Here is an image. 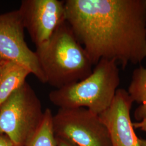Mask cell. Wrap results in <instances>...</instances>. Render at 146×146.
<instances>
[{
	"label": "cell",
	"mask_w": 146,
	"mask_h": 146,
	"mask_svg": "<svg viewBox=\"0 0 146 146\" xmlns=\"http://www.w3.org/2000/svg\"><path fill=\"white\" fill-rule=\"evenodd\" d=\"M145 2H146V0H145Z\"/></svg>",
	"instance_id": "16"
},
{
	"label": "cell",
	"mask_w": 146,
	"mask_h": 146,
	"mask_svg": "<svg viewBox=\"0 0 146 146\" xmlns=\"http://www.w3.org/2000/svg\"><path fill=\"white\" fill-rule=\"evenodd\" d=\"M52 110H44L42 121L25 146H56V139L52 127Z\"/></svg>",
	"instance_id": "11"
},
{
	"label": "cell",
	"mask_w": 146,
	"mask_h": 146,
	"mask_svg": "<svg viewBox=\"0 0 146 146\" xmlns=\"http://www.w3.org/2000/svg\"><path fill=\"white\" fill-rule=\"evenodd\" d=\"M139 142L140 146H146V140L139 138Z\"/></svg>",
	"instance_id": "15"
},
{
	"label": "cell",
	"mask_w": 146,
	"mask_h": 146,
	"mask_svg": "<svg viewBox=\"0 0 146 146\" xmlns=\"http://www.w3.org/2000/svg\"><path fill=\"white\" fill-rule=\"evenodd\" d=\"M0 146H15L14 143L5 134H0Z\"/></svg>",
	"instance_id": "12"
},
{
	"label": "cell",
	"mask_w": 146,
	"mask_h": 146,
	"mask_svg": "<svg viewBox=\"0 0 146 146\" xmlns=\"http://www.w3.org/2000/svg\"><path fill=\"white\" fill-rule=\"evenodd\" d=\"M127 92L134 102L140 104L136 109L134 117L140 121L146 117V66L134 70Z\"/></svg>",
	"instance_id": "10"
},
{
	"label": "cell",
	"mask_w": 146,
	"mask_h": 146,
	"mask_svg": "<svg viewBox=\"0 0 146 146\" xmlns=\"http://www.w3.org/2000/svg\"><path fill=\"white\" fill-rule=\"evenodd\" d=\"M55 136L78 146H112L99 116L85 108H59L52 116Z\"/></svg>",
	"instance_id": "5"
},
{
	"label": "cell",
	"mask_w": 146,
	"mask_h": 146,
	"mask_svg": "<svg viewBox=\"0 0 146 146\" xmlns=\"http://www.w3.org/2000/svg\"><path fill=\"white\" fill-rule=\"evenodd\" d=\"M42 104L26 82L0 106V134L15 146H25L42 121Z\"/></svg>",
	"instance_id": "4"
},
{
	"label": "cell",
	"mask_w": 146,
	"mask_h": 146,
	"mask_svg": "<svg viewBox=\"0 0 146 146\" xmlns=\"http://www.w3.org/2000/svg\"><path fill=\"white\" fill-rule=\"evenodd\" d=\"M19 10L0 14V58L27 68L40 82L46 83L35 52L28 46Z\"/></svg>",
	"instance_id": "6"
},
{
	"label": "cell",
	"mask_w": 146,
	"mask_h": 146,
	"mask_svg": "<svg viewBox=\"0 0 146 146\" xmlns=\"http://www.w3.org/2000/svg\"><path fill=\"white\" fill-rule=\"evenodd\" d=\"M35 52L46 83L59 89L84 80L93 71V64L67 21Z\"/></svg>",
	"instance_id": "2"
},
{
	"label": "cell",
	"mask_w": 146,
	"mask_h": 146,
	"mask_svg": "<svg viewBox=\"0 0 146 146\" xmlns=\"http://www.w3.org/2000/svg\"><path fill=\"white\" fill-rule=\"evenodd\" d=\"M30 74L25 66L0 58V106L26 82Z\"/></svg>",
	"instance_id": "9"
},
{
	"label": "cell",
	"mask_w": 146,
	"mask_h": 146,
	"mask_svg": "<svg viewBox=\"0 0 146 146\" xmlns=\"http://www.w3.org/2000/svg\"><path fill=\"white\" fill-rule=\"evenodd\" d=\"M66 21L93 65L115 61L122 69L146 58L145 0H67Z\"/></svg>",
	"instance_id": "1"
},
{
	"label": "cell",
	"mask_w": 146,
	"mask_h": 146,
	"mask_svg": "<svg viewBox=\"0 0 146 146\" xmlns=\"http://www.w3.org/2000/svg\"><path fill=\"white\" fill-rule=\"evenodd\" d=\"M56 137V136H55ZM56 146H78L69 141L56 137Z\"/></svg>",
	"instance_id": "14"
},
{
	"label": "cell",
	"mask_w": 146,
	"mask_h": 146,
	"mask_svg": "<svg viewBox=\"0 0 146 146\" xmlns=\"http://www.w3.org/2000/svg\"><path fill=\"white\" fill-rule=\"evenodd\" d=\"M133 126L134 128L140 129L146 133V117L140 121L133 123Z\"/></svg>",
	"instance_id": "13"
},
{
	"label": "cell",
	"mask_w": 146,
	"mask_h": 146,
	"mask_svg": "<svg viewBox=\"0 0 146 146\" xmlns=\"http://www.w3.org/2000/svg\"><path fill=\"white\" fill-rule=\"evenodd\" d=\"M133 103L127 90L117 89L109 107L99 115L108 131L112 146H140L131 121Z\"/></svg>",
	"instance_id": "8"
},
{
	"label": "cell",
	"mask_w": 146,
	"mask_h": 146,
	"mask_svg": "<svg viewBox=\"0 0 146 146\" xmlns=\"http://www.w3.org/2000/svg\"><path fill=\"white\" fill-rule=\"evenodd\" d=\"M88 77L49 94V99L59 108H85L99 115L109 107L120 84L118 64L101 59Z\"/></svg>",
	"instance_id": "3"
},
{
	"label": "cell",
	"mask_w": 146,
	"mask_h": 146,
	"mask_svg": "<svg viewBox=\"0 0 146 146\" xmlns=\"http://www.w3.org/2000/svg\"><path fill=\"white\" fill-rule=\"evenodd\" d=\"M19 10L25 28L36 47L47 43L66 21L64 1L23 0Z\"/></svg>",
	"instance_id": "7"
}]
</instances>
